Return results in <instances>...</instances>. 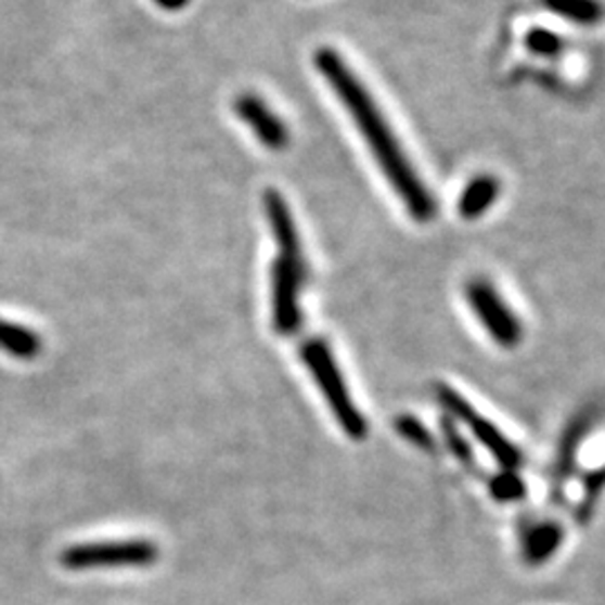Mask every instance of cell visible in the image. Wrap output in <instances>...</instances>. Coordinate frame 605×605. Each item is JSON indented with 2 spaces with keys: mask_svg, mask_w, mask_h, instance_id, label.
<instances>
[{
  "mask_svg": "<svg viewBox=\"0 0 605 605\" xmlns=\"http://www.w3.org/2000/svg\"><path fill=\"white\" fill-rule=\"evenodd\" d=\"M314 63L325 81L334 88L336 96L342 99L348 115L355 119L365 144L370 146V153L377 159L390 186L403 202V207L409 209V214L417 222H430L437 211L435 197L426 189L424 180L417 176L407 153H403L390 124L375 104L373 94L363 88V83L357 79V75L350 70L336 50L321 48L314 54Z\"/></svg>",
  "mask_w": 605,
  "mask_h": 605,
  "instance_id": "1",
  "label": "cell"
},
{
  "mask_svg": "<svg viewBox=\"0 0 605 605\" xmlns=\"http://www.w3.org/2000/svg\"><path fill=\"white\" fill-rule=\"evenodd\" d=\"M300 357L306 361L317 386L321 388L336 422L342 424V428L352 440H363L368 433V422L352 401V395L346 386L339 365H336L330 346L323 339H308L300 346Z\"/></svg>",
  "mask_w": 605,
  "mask_h": 605,
  "instance_id": "2",
  "label": "cell"
},
{
  "mask_svg": "<svg viewBox=\"0 0 605 605\" xmlns=\"http://www.w3.org/2000/svg\"><path fill=\"white\" fill-rule=\"evenodd\" d=\"M437 401L442 403L445 411L453 422H462L476 440L495 458V462L502 466V471H518L523 466V453L520 449L504 435L495 424H491L487 417H482L471 403L451 386L437 384L435 386Z\"/></svg>",
  "mask_w": 605,
  "mask_h": 605,
  "instance_id": "3",
  "label": "cell"
},
{
  "mask_svg": "<svg viewBox=\"0 0 605 605\" xmlns=\"http://www.w3.org/2000/svg\"><path fill=\"white\" fill-rule=\"evenodd\" d=\"M302 252H279L272 265V319L279 334H296L302 323L300 289L306 283Z\"/></svg>",
  "mask_w": 605,
  "mask_h": 605,
  "instance_id": "4",
  "label": "cell"
},
{
  "mask_svg": "<svg viewBox=\"0 0 605 605\" xmlns=\"http://www.w3.org/2000/svg\"><path fill=\"white\" fill-rule=\"evenodd\" d=\"M464 292L471 310L480 319L491 339L502 348H516L523 339V325L498 289L485 279H474L466 283Z\"/></svg>",
  "mask_w": 605,
  "mask_h": 605,
  "instance_id": "5",
  "label": "cell"
},
{
  "mask_svg": "<svg viewBox=\"0 0 605 605\" xmlns=\"http://www.w3.org/2000/svg\"><path fill=\"white\" fill-rule=\"evenodd\" d=\"M157 558V548L151 541H119V543H88L75 545L61 554L67 569L96 567H149Z\"/></svg>",
  "mask_w": 605,
  "mask_h": 605,
  "instance_id": "6",
  "label": "cell"
},
{
  "mask_svg": "<svg viewBox=\"0 0 605 605\" xmlns=\"http://www.w3.org/2000/svg\"><path fill=\"white\" fill-rule=\"evenodd\" d=\"M235 115H239L252 130L260 144H265L269 151H283L289 144V130L287 124L269 108L260 96L254 92L241 94L235 99Z\"/></svg>",
  "mask_w": 605,
  "mask_h": 605,
  "instance_id": "7",
  "label": "cell"
},
{
  "mask_svg": "<svg viewBox=\"0 0 605 605\" xmlns=\"http://www.w3.org/2000/svg\"><path fill=\"white\" fill-rule=\"evenodd\" d=\"M565 529L556 520L533 523L523 533V558L527 565L548 563L563 545Z\"/></svg>",
  "mask_w": 605,
  "mask_h": 605,
  "instance_id": "8",
  "label": "cell"
},
{
  "mask_svg": "<svg viewBox=\"0 0 605 605\" xmlns=\"http://www.w3.org/2000/svg\"><path fill=\"white\" fill-rule=\"evenodd\" d=\"M498 195H500L498 178L487 176V173L476 176L464 186V191L458 199V211L464 220H476L487 209L493 207V202L498 199Z\"/></svg>",
  "mask_w": 605,
  "mask_h": 605,
  "instance_id": "9",
  "label": "cell"
},
{
  "mask_svg": "<svg viewBox=\"0 0 605 605\" xmlns=\"http://www.w3.org/2000/svg\"><path fill=\"white\" fill-rule=\"evenodd\" d=\"M541 3L552 14L583 27H592L605 18V5L601 0H541Z\"/></svg>",
  "mask_w": 605,
  "mask_h": 605,
  "instance_id": "10",
  "label": "cell"
},
{
  "mask_svg": "<svg viewBox=\"0 0 605 605\" xmlns=\"http://www.w3.org/2000/svg\"><path fill=\"white\" fill-rule=\"evenodd\" d=\"M0 350H5L18 359H31L41 352V339L37 332L23 325L0 321Z\"/></svg>",
  "mask_w": 605,
  "mask_h": 605,
  "instance_id": "11",
  "label": "cell"
},
{
  "mask_svg": "<svg viewBox=\"0 0 605 605\" xmlns=\"http://www.w3.org/2000/svg\"><path fill=\"white\" fill-rule=\"evenodd\" d=\"M489 491L498 502H518L527 495L525 480L518 476V471H500L491 478Z\"/></svg>",
  "mask_w": 605,
  "mask_h": 605,
  "instance_id": "12",
  "label": "cell"
},
{
  "mask_svg": "<svg viewBox=\"0 0 605 605\" xmlns=\"http://www.w3.org/2000/svg\"><path fill=\"white\" fill-rule=\"evenodd\" d=\"M525 48L531 52V54H538V56H558L563 52V39L558 37L556 31L552 29H545V27H536L531 31L525 34Z\"/></svg>",
  "mask_w": 605,
  "mask_h": 605,
  "instance_id": "13",
  "label": "cell"
},
{
  "mask_svg": "<svg viewBox=\"0 0 605 605\" xmlns=\"http://www.w3.org/2000/svg\"><path fill=\"white\" fill-rule=\"evenodd\" d=\"M395 428L403 437V440H409L411 445H415L420 449H433V445H435L430 430L420 420H415L413 415H399L395 420Z\"/></svg>",
  "mask_w": 605,
  "mask_h": 605,
  "instance_id": "14",
  "label": "cell"
},
{
  "mask_svg": "<svg viewBox=\"0 0 605 605\" xmlns=\"http://www.w3.org/2000/svg\"><path fill=\"white\" fill-rule=\"evenodd\" d=\"M442 430H445V440L451 449V453L462 462V464H474V453H471V447L464 442V437L460 435L455 422L451 417L442 420Z\"/></svg>",
  "mask_w": 605,
  "mask_h": 605,
  "instance_id": "15",
  "label": "cell"
},
{
  "mask_svg": "<svg viewBox=\"0 0 605 605\" xmlns=\"http://www.w3.org/2000/svg\"><path fill=\"white\" fill-rule=\"evenodd\" d=\"M603 485H605V466L598 468L596 474H592V476L585 480V495H588V500H585V510L592 507L594 500H596V495H598V491L603 489Z\"/></svg>",
  "mask_w": 605,
  "mask_h": 605,
  "instance_id": "16",
  "label": "cell"
},
{
  "mask_svg": "<svg viewBox=\"0 0 605 605\" xmlns=\"http://www.w3.org/2000/svg\"><path fill=\"white\" fill-rule=\"evenodd\" d=\"M155 3L162 8V10H168V12H178L182 10L189 0H155Z\"/></svg>",
  "mask_w": 605,
  "mask_h": 605,
  "instance_id": "17",
  "label": "cell"
}]
</instances>
